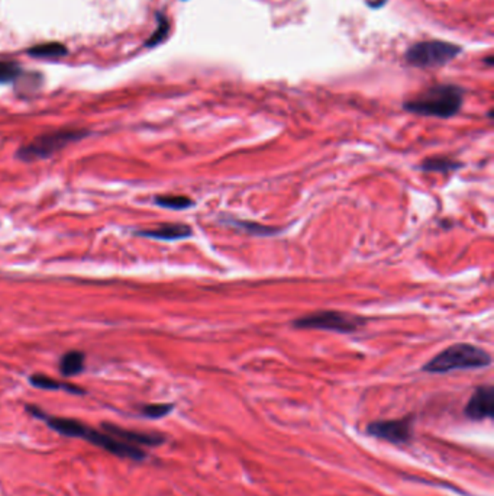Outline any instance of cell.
Wrapping results in <instances>:
<instances>
[{"label":"cell","instance_id":"cell-1","mask_svg":"<svg viewBox=\"0 0 494 496\" xmlns=\"http://www.w3.org/2000/svg\"><path fill=\"white\" fill-rule=\"evenodd\" d=\"M464 91L456 85H435L404 102L403 108L421 116L448 119L456 116L463 106Z\"/></svg>","mask_w":494,"mask_h":496},{"label":"cell","instance_id":"cell-2","mask_svg":"<svg viewBox=\"0 0 494 496\" xmlns=\"http://www.w3.org/2000/svg\"><path fill=\"white\" fill-rule=\"evenodd\" d=\"M491 364V356L481 347L470 343H458L442 350L431 358L422 370L426 373H451L456 370L483 368Z\"/></svg>","mask_w":494,"mask_h":496},{"label":"cell","instance_id":"cell-3","mask_svg":"<svg viewBox=\"0 0 494 496\" xmlns=\"http://www.w3.org/2000/svg\"><path fill=\"white\" fill-rule=\"evenodd\" d=\"M47 424L56 430L60 434L68 435V437H81L85 438L102 448H105L106 451H110L119 458H130L134 460H141L144 458V453H141L138 448L131 447L125 443L116 441L107 435H103L100 433H96L90 428H88L86 425L80 424L77 421L73 420H65V418H48Z\"/></svg>","mask_w":494,"mask_h":496},{"label":"cell","instance_id":"cell-4","mask_svg":"<svg viewBox=\"0 0 494 496\" xmlns=\"http://www.w3.org/2000/svg\"><path fill=\"white\" fill-rule=\"evenodd\" d=\"M367 324V319L359 315H352L342 311H316L293 319L292 325L298 329L329 331L337 334H352Z\"/></svg>","mask_w":494,"mask_h":496},{"label":"cell","instance_id":"cell-5","mask_svg":"<svg viewBox=\"0 0 494 496\" xmlns=\"http://www.w3.org/2000/svg\"><path fill=\"white\" fill-rule=\"evenodd\" d=\"M463 51L461 47L446 41H422L406 51V61L419 68H435L448 64Z\"/></svg>","mask_w":494,"mask_h":496},{"label":"cell","instance_id":"cell-6","mask_svg":"<svg viewBox=\"0 0 494 496\" xmlns=\"http://www.w3.org/2000/svg\"><path fill=\"white\" fill-rule=\"evenodd\" d=\"M83 137H85V131H77V130H61L56 133H47L44 135L36 137L35 140L23 145L19 150L18 157L25 161L47 158L61 151L68 144L78 141Z\"/></svg>","mask_w":494,"mask_h":496},{"label":"cell","instance_id":"cell-7","mask_svg":"<svg viewBox=\"0 0 494 496\" xmlns=\"http://www.w3.org/2000/svg\"><path fill=\"white\" fill-rule=\"evenodd\" d=\"M367 433L379 440L393 444L407 443L411 437V417L403 420L374 421L367 427Z\"/></svg>","mask_w":494,"mask_h":496},{"label":"cell","instance_id":"cell-8","mask_svg":"<svg viewBox=\"0 0 494 496\" xmlns=\"http://www.w3.org/2000/svg\"><path fill=\"white\" fill-rule=\"evenodd\" d=\"M494 389L493 386H480L466 405V415L473 421H481L493 417Z\"/></svg>","mask_w":494,"mask_h":496},{"label":"cell","instance_id":"cell-9","mask_svg":"<svg viewBox=\"0 0 494 496\" xmlns=\"http://www.w3.org/2000/svg\"><path fill=\"white\" fill-rule=\"evenodd\" d=\"M219 222L222 225H226L229 228H233L236 231H241V232L248 234V235H254V237H271V235H277L283 231L280 228L261 225V224L251 222V221H243V219L235 218L232 215H226V214L219 218Z\"/></svg>","mask_w":494,"mask_h":496},{"label":"cell","instance_id":"cell-10","mask_svg":"<svg viewBox=\"0 0 494 496\" xmlns=\"http://www.w3.org/2000/svg\"><path fill=\"white\" fill-rule=\"evenodd\" d=\"M191 232H193L191 228L186 224H166L155 229L141 231L140 235L154 238V239H162V241H179V239L189 238Z\"/></svg>","mask_w":494,"mask_h":496},{"label":"cell","instance_id":"cell-11","mask_svg":"<svg viewBox=\"0 0 494 496\" xmlns=\"http://www.w3.org/2000/svg\"><path fill=\"white\" fill-rule=\"evenodd\" d=\"M461 162L451 158V157H441V155H435V157H429L426 160L422 161L421 164V170L428 172V173H451L456 172L458 169H461Z\"/></svg>","mask_w":494,"mask_h":496},{"label":"cell","instance_id":"cell-12","mask_svg":"<svg viewBox=\"0 0 494 496\" xmlns=\"http://www.w3.org/2000/svg\"><path fill=\"white\" fill-rule=\"evenodd\" d=\"M85 367V354L80 351H68L60 361V370L64 376H75Z\"/></svg>","mask_w":494,"mask_h":496},{"label":"cell","instance_id":"cell-13","mask_svg":"<svg viewBox=\"0 0 494 496\" xmlns=\"http://www.w3.org/2000/svg\"><path fill=\"white\" fill-rule=\"evenodd\" d=\"M155 203L161 208L166 210H173V211H183L189 210L193 206V200L187 196L182 195H162L155 197Z\"/></svg>","mask_w":494,"mask_h":496},{"label":"cell","instance_id":"cell-14","mask_svg":"<svg viewBox=\"0 0 494 496\" xmlns=\"http://www.w3.org/2000/svg\"><path fill=\"white\" fill-rule=\"evenodd\" d=\"M29 56L36 58H54V57H63L67 54V48L60 43H48L32 47L29 51Z\"/></svg>","mask_w":494,"mask_h":496},{"label":"cell","instance_id":"cell-15","mask_svg":"<svg viewBox=\"0 0 494 496\" xmlns=\"http://www.w3.org/2000/svg\"><path fill=\"white\" fill-rule=\"evenodd\" d=\"M31 383L36 388H41V389H67L68 392H75V393H81L80 389H75L74 386H68V385H63V383H58L56 382L54 379L51 378H47V376H43V375H33L31 378Z\"/></svg>","mask_w":494,"mask_h":496},{"label":"cell","instance_id":"cell-16","mask_svg":"<svg viewBox=\"0 0 494 496\" xmlns=\"http://www.w3.org/2000/svg\"><path fill=\"white\" fill-rule=\"evenodd\" d=\"M158 28L155 29V32L151 35V38L147 41V47H154L157 44H159L161 41L167 36L169 29H170V24L167 21V18L164 15H158Z\"/></svg>","mask_w":494,"mask_h":496},{"label":"cell","instance_id":"cell-17","mask_svg":"<svg viewBox=\"0 0 494 496\" xmlns=\"http://www.w3.org/2000/svg\"><path fill=\"white\" fill-rule=\"evenodd\" d=\"M21 74V67L14 61H0V83H11Z\"/></svg>","mask_w":494,"mask_h":496},{"label":"cell","instance_id":"cell-18","mask_svg":"<svg viewBox=\"0 0 494 496\" xmlns=\"http://www.w3.org/2000/svg\"><path fill=\"white\" fill-rule=\"evenodd\" d=\"M113 434L119 435L122 440H131V441H140L144 444H158L161 443V440L158 437H151V435H144V434H134V433H128V431H122L119 428H109Z\"/></svg>","mask_w":494,"mask_h":496},{"label":"cell","instance_id":"cell-19","mask_svg":"<svg viewBox=\"0 0 494 496\" xmlns=\"http://www.w3.org/2000/svg\"><path fill=\"white\" fill-rule=\"evenodd\" d=\"M173 405L170 403H155V405H148L144 408V413L148 418H161L164 415H167L169 412H172Z\"/></svg>","mask_w":494,"mask_h":496}]
</instances>
